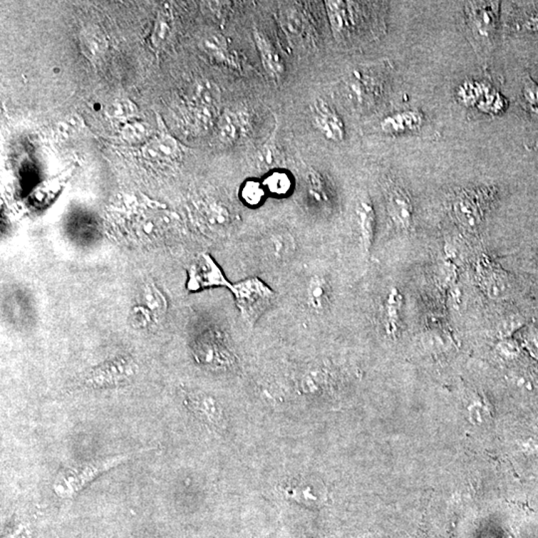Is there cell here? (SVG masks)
Returning a JSON list of instances; mask_svg holds the SVG:
<instances>
[{"label": "cell", "instance_id": "25", "mask_svg": "<svg viewBox=\"0 0 538 538\" xmlns=\"http://www.w3.org/2000/svg\"><path fill=\"white\" fill-rule=\"evenodd\" d=\"M247 117L232 111H225L219 118V135L222 141L230 144L237 141L247 128Z\"/></svg>", "mask_w": 538, "mask_h": 538}, {"label": "cell", "instance_id": "16", "mask_svg": "<svg viewBox=\"0 0 538 538\" xmlns=\"http://www.w3.org/2000/svg\"><path fill=\"white\" fill-rule=\"evenodd\" d=\"M225 338L227 335L217 328L202 332L195 342L197 357L209 365H224L227 356L230 355L225 346Z\"/></svg>", "mask_w": 538, "mask_h": 538}, {"label": "cell", "instance_id": "6", "mask_svg": "<svg viewBox=\"0 0 538 538\" xmlns=\"http://www.w3.org/2000/svg\"><path fill=\"white\" fill-rule=\"evenodd\" d=\"M232 281L214 257L206 252L197 254L187 267V289L191 292L209 289H232Z\"/></svg>", "mask_w": 538, "mask_h": 538}, {"label": "cell", "instance_id": "1", "mask_svg": "<svg viewBox=\"0 0 538 538\" xmlns=\"http://www.w3.org/2000/svg\"><path fill=\"white\" fill-rule=\"evenodd\" d=\"M334 260L332 247L315 249L274 287L276 302L257 326L294 335L326 336L328 330L335 326L339 302Z\"/></svg>", "mask_w": 538, "mask_h": 538}, {"label": "cell", "instance_id": "35", "mask_svg": "<svg viewBox=\"0 0 538 538\" xmlns=\"http://www.w3.org/2000/svg\"><path fill=\"white\" fill-rule=\"evenodd\" d=\"M522 338H524L525 347L530 354L538 359V328L534 326L527 328L522 334Z\"/></svg>", "mask_w": 538, "mask_h": 538}, {"label": "cell", "instance_id": "8", "mask_svg": "<svg viewBox=\"0 0 538 538\" xmlns=\"http://www.w3.org/2000/svg\"><path fill=\"white\" fill-rule=\"evenodd\" d=\"M489 190L485 187L464 190L452 202V214L460 227L475 230L482 224L489 206Z\"/></svg>", "mask_w": 538, "mask_h": 538}, {"label": "cell", "instance_id": "21", "mask_svg": "<svg viewBox=\"0 0 538 538\" xmlns=\"http://www.w3.org/2000/svg\"><path fill=\"white\" fill-rule=\"evenodd\" d=\"M186 404L201 419L214 426H219L222 409L214 398L202 393H186Z\"/></svg>", "mask_w": 538, "mask_h": 538}, {"label": "cell", "instance_id": "31", "mask_svg": "<svg viewBox=\"0 0 538 538\" xmlns=\"http://www.w3.org/2000/svg\"><path fill=\"white\" fill-rule=\"evenodd\" d=\"M522 98L527 109L535 116H538V84L529 77L524 81Z\"/></svg>", "mask_w": 538, "mask_h": 538}, {"label": "cell", "instance_id": "14", "mask_svg": "<svg viewBox=\"0 0 538 538\" xmlns=\"http://www.w3.org/2000/svg\"><path fill=\"white\" fill-rule=\"evenodd\" d=\"M311 117L316 129L328 141L342 142L345 139L346 130L342 118L325 100L316 99L310 106Z\"/></svg>", "mask_w": 538, "mask_h": 538}, {"label": "cell", "instance_id": "38", "mask_svg": "<svg viewBox=\"0 0 538 538\" xmlns=\"http://www.w3.org/2000/svg\"><path fill=\"white\" fill-rule=\"evenodd\" d=\"M534 427L537 428V429H538V418H537V420H535Z\"/></svg>", "mask_w": 538, "mask_h": 538}, {"label": "cell", "instance_id": "11", "mask_svg": "<svg viewBox=\"0 0 538 538\" xmlns=\"http://www.w3.org/2000/svg\"><path fill=\"white\" fill-rule=\"evenodd\" d=\"M137 367L131 358L118 357L94 368L87 376L90 386L107 387L124 384L136 374Z\"/></svg>", "mask_w": 538, "mask_h": 538}, {"label": "cell", "instance_id": "30", "mask_svg": "<svg viewBox=\"0 0 538 538\" xmlns=\"http://www.w3.org/2000/svg\"><path fill=\"white\" fill-rule=\"evenodd\" d=\"M422 340L425 346L434 351H439L447 348L450 338L443 330L435 328V329H429L425 332Z\"/></svg>", "mask_w": 538, "mask_h": 538}, {"label": "cell", "instance_id": "23", "mask_svg": "<svg viewBox=\"0 0 538 538\" xmlns=\"http://www.w3.org/2000/svg\"><path fill=\"white\" fill-rule=\"evenodd\" d=\"M255 166L259 171L267 172L284 169V159L271 137L259 148L254 157Z\"/></svg>", "mask_w": 538, "mask_h": 538}, {"label": "cell", "instance_id": "9", "mask_svg": "<svg viewBox=\"0 0 538 538\" xmlns=\"http://www.w3.org/2000/svg\"><path fill=\"white\" fill-rule=\"evenodd\" d=\"M475 271L480 289L490 299L502 300L512 294V286L509 275L487 255H482L477 260Z\"/></svg>", "mask_w": 538, "mask_h": 538}, {"label": "cell", "instance_id": "17", "mask_svg": "<svg viewBox=\"0 0 538 538\" xmlns=\"http://www.w3.org/2000/svg\"><path fill=\"white\" fill-rule=\"evenodd\" d=\"M305 196L314 209L326 214L334 207V195L329 184L319 171L309 170L305 177Z\"/></svg>", "mask_w": 538, "mask_h": 538}, {"label": "cell", "instance_id": "37", "mask_svg": "<svg viewBox=\"0 0 538 538\" xmlns=\"http://www.w3.org/2000/svg\"><path fill=\"white\" fill-rule=\"evenodd\" d=\"M522 29L527 32H538V12L530 15L522 25Z\"/></svg>", "mask_w": 538, "mask_h": 538}, {"label": "cell", "instance_id": "24", "mask_svg": "<svg viewBox=\"0 0 538 538\" xmlns=\"http://www.w3.org/2000/svg\"><path fill=\"white\" fill-rule=\"evenodd\" d=\"M239 197L245 207L255 209L264 206L269 195L262 180L247 179L239 187Z\"/></svg>", "mask_w": 538, "mask_h": 538}, {"label": "cell", "instance_id": "34", "mask_svg": "<svg viewBox=\"0 0 538 538\" xmlns=\"http://www.w3.org/2000/svg\"><path fill=\"white\" fill-rule=\"evenodd\" d=\"M497 353L505 359H512L519 355V345L510 338H502L497 346Z\"/></svg>", "mask_w": 538, "mask_h": 538}, {"label": "cell", "instance_id": "19", "mask_svg": "<svg viewBox=\"0 0 538 538\" xmlns=\"http://www.w3.org/2000/svg\"><path fill=\"white\" fill-rule=\"evenodd\" d=\"M425 122L424 114L419 110H406L388 115L380 122V129L390 136H399L418 131Z\"/></svg>", "mask_w": 538, "mask_h": 538}, {"label": "cell", "instance_id": "33", "mask_svg": "<svg viewBox=\"0 0 538 538\" xmlns=\"http://www.w3.org/2000/svg\"><path fill=\"white\" fill-rule=\"evenodd\" d=\"M107 112L113 118L123 119V118L130 117L132 114H134L135 107L131 102L127 101V100H121V101H116L110 105L108 107Z\"/></svg>", "mask_w": 538, "mask_h": 538}, {"label": "cell", "instance_id": "32", "mask_svg": "<svg viewBox=\"0 0 538 538\" xmlns=\"http://www.w3.org/2000/svg\"><path fill=\"white\" fill-rule=\"evenodd\" d=\"M524 326V320L520 319L519 315H509L507 319L502 320L499 325L500 336L502 338H510L514 332L519 331L520 328Z\"/></svg>", "mask_w": 538, "mask_h": 538}, {"label": "cell", "instance_id": "3", "mask_svg": "<svg viewBox=\"0 0 538 538\" xmlns=\"http://www.w3.org/2000/svg\"><path fill=\"white\" fill-rule=\"evenodd\" d=\"M229 292L240 319L252 331L274 309L277 300L276 290L259 276L244 277L232 282Z\"/></svg>", "mask_w": 538, "mask_h": 538}, {"label": "cell", "instance_id": "12", "mask_svg": "<svg viewBox=\"0 0 538 538\" xmlns=\"http://www.w3.org/2000/svg\"><path fill=\"white\" fill-rule=\"evenodd\" d=\"M354 217L358 245L365 259H368L374 247L377 232L376 211L368 195L358 199Z\"/></svg>", "mask_w": 538, "mask_h": 538}, {"label": "cell", "instance_id": "26", "mask_svg": "<svg viewBox=\"0 0 538 538\" xmlns=\"http://www.w3.org/2000/svg\"><path fill=\"white\" fill-rule=\"evenodd\" d=\"M202 49L209 54L212 59L222 63L232 65V66L239 68V65L229 54L227 48V41L222 35L212 34L205 37L202 41Z\"/></svg>", "mask_w": 538, "mask_h": 538}, {"label": "cell", "instance_id": "28", "mask_svg": "<svg viewBox=\"0 0 538 538\" xmlns=\"http://www.w3.org/2000/svg\"><path fill=\"white\" fill-rule=\"evenodd\" d=\"M149 152H151L154 157H160L166 161H176L181 157L182 152L179 145L174 138L170 136L162 137L157 141L152 143L149 146Z\"/></svg>", "mask_w": 538, "mask_h": 538}, {"label": "cell", "instance_id": "7", "mask_svg": "<svg viewBox=\"0 0 538 538\" xmlns=\"http://www.w3.org/2000/svg\"><path fill=\"white\" fill-rule=\"evenodd\" d=\"M500 9L499 1L465 2V21L477 43H490L494 39L499 24Z\"/></svg>", "mask_w": 538, "mask_h": 538}, {"label": "cell", "instance_id": "18", "mask_svg": "<svg viewBox=\"0 0 538 538\" xmlns=\"http://www.w3.org/2000/svg\"><path fill=\"white\" fill-rule=\"evenodd\" d=\"M328 21L334 36L344 38L353 29L355 24L354 2L325 1Z\"/></svg>", "mask_w": 538, "mask_h": 538}, {"label": "cell", "instance_id": "13", "mask_svg": "<svg viewBox=\"0 0 538 538\" xmlns=\"http://www.w3.org/2000/svg\"><path fill=\"white\" fill-rule=\"evenodd\" d=\"M385 206L388 219L393 227L401 232L412 227L414 219V206L409 192L398 185H391L385 192Z\"/></svg>", "mask_w": 538, "mask_h": 538}, {"label": "cell", "instance_id": "4", "mask_svg": "<svg viewBox=\"0 0 538 538\" xmlns=\"http://www.w3.org/2000/svg\"><path fill=\"white\" fill-rule=\"evenodd\" d=\"M151 448L137 450L128 454L113 455L87 462H77V464L67 465L60 470L58 475L53 482V492L60 497H71L78 494L87 485L93 482L100 475L121 465L122 462L134 459L141 452H149Z\"/></svg>", "mask_w": 538, "mask_h": 538}, {"label": "cell", "instance_id": "15", "mask_svg": "<svg viewBox=\"0 0 538 538\" xmlns=\"http://www.w3.org/2000/svg\"><path fill=\"white\" fill-rule=\"evenodd\" d=\"M404 296L396 286L390 287L383 297L379 309V325L387 337L396 339L402 327Z\"/></svg>", "mask_w": 538, "mask_h": 538}, {"label": "cell", "instance_id": "2", "mask_svg": "<svg viewBox=\"0 0 538 538\" xmlns=\"http://www.w3.org/2000/svg\"><path fill=\"white\" fill-rule=\"evenodd\" d=\"M237 244L244 269L242 279L259 276L274 289L299 269L315 249L324 247L286 225L244 234Z\"/></svg>", "mask_w": 538, "mask_h": 538}, {"label": "cell", "instance_id": "29", "mask_svg": "<svg viewBox=\"0 0 538 538\" xmlns=\"http://www.w3.org/2000/svg\"><path fill=\"white\" fill-rule=\"evenodd\" d=\"M477 109L485 114H500L507 107L505 99L499 92L490 91L482 101L477 104Z\"/></svg>", "mask_w": 538, "mask_h": 538}, {"label": "cell", "instance_id": "22", "mask_svg": "<svg viewBox=\"0 0 538 538\" xmlns=\"http://www.w3.org/2000/svg\"><path fill=\"white\" fill-rule=\"evenodd\" d=\"M262 181L269 197L286 199L294 194V177L284 169L274 170V171L267 172Z\"/></svg>", "mask_w": 538, "mask_h": 538}, {"label": "cell", "instance_id": "27", "mask_svg": "<svg viewBox=\"0 0 538 538\" xmlns=\"http://www.w3.org/2000/svg\"><path fill=\"white\" fill-rule=\"evenodd\" d=\"M490 91L492 88L484 82L467 81L460 85L457 96L460 103L465 106H477Z\"/></svg>", "mask_w": 538, "mask_h": 538}, {"label": "cell", "instance_id": "5", "mask_svg": "<svg viewBox=\"0 0 538 538\" xmlns=\"http://www.w3.org/2000/svg\"><path fill=\"white\" fill-rule=\"evenodd\" d=\"M383 90L381 78L372 70L355 69L342 80V98L355 110L371 106Z\"/></svg>", "mask_w": 538, "mask_h": 538}, {"label": "cell", "instance_id": "36", "mask_svg": "<svg viewBox=\"0 0 538 538\" xmlns=\"http://www.w3.org/2000/svg\"><path fill=\"white\" fill-rule=\"evenodd\" d=\"M124 134L130 141H140L147 136L148 128L146 125L141 123H134V124L128 125L126 129L124 130Z\"/></svg>", "mask_w": 538, "mask_h": 538}, {"label": "cell", "instance_id": "10", "mask_svg": "<svg viewBox=\"0 0 538 538\" xmlns=\"http://www.w3.org/2000/svg\"><path fill=\"white\" fill-rule=\"evenodd\" d=\"M167 302L161 290L154 284H146L141 289L138 304L132 311V321L139 327L155 324L165 316Z\"/></svg>", "mask_w": 538, "mask_h": 538}, {"label": "cell", "instance_id": "20", "mask_svg": "<svg viewBox=\"0 0 538 538\" xmlns=\"http://www.w3.org/2000/svg\"><path fill=\"white\" fill-rule=\"evenodd\" d=\"M252 35L265 72L274 81L281 79L285 73V64L276 48L259 29H254Z\"/></svg>", "mask_w": 538, "mask_h": 538}]
</instances>
